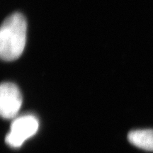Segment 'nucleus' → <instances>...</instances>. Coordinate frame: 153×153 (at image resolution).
I'll use <instances>...</instances> for the list:
<instances>
[{"label":"nucleus","mask_w":153,"mask_h":153,"mask_svg":"<svg viewBox=\"0 0 153 153\" xmlns=\"http://www.w3.org/2000/svg\"><path fill=\"white\" fill-rule=\"evenodd\" d=\"M26 30V20L21 13H14L4 21L0 30V56L3 60H15L22 55Z\"/></svg>","instance_id":"obj_1"},{"label":"nucleus","mask_w":153,"mask_h":153,"mask_svg":"<svg viewBox=\"0 0 153 153\" xmlns=\"http://www.w3.org/2000/svg\"><path fill=\"white\" fill-rule=\"evenodd\" d=\"M39 127L38 120L32 115H25L14 120L9 133L6 136V143L12 148H19L26 140L36 133Z\"/></svg>","instance_id":"obj_2"},{"label":"nucleus","mask_w":153,"mask_h":153,"mask_svg":"<svg viewBox=\"0 0 153 153\" xmlns=\"http://www.w3.org/2000/svg\"><path fill=\"white\" fill-rule=\"evenodd\" d=\"M22 105L20 89L14 83L4 82L0 87V113L2 118L11 119L16 117Z\"/></svg>","instance_id":"obj_3"},{"label":"nucleus","mask_w":153,"mask_h":153,"mask_svg":"<svg viewBox=\"0 0 153 153\" xmlns=\"http://www.w3.org/2000/svg\"><path fill=\"white\" fill-rule=\"evenodd\" d=\"M128 139L137 148L146 151H153V129L133 131L128 133Z\"/></svg>","instance_id":"obj_4"}]
</instances>
